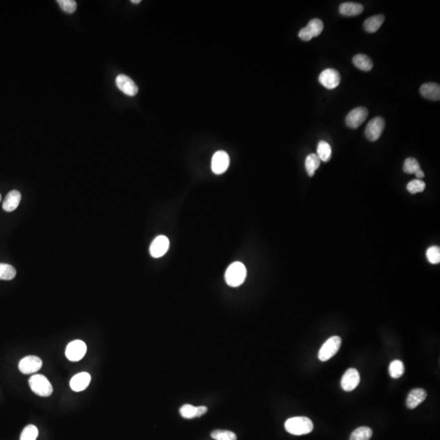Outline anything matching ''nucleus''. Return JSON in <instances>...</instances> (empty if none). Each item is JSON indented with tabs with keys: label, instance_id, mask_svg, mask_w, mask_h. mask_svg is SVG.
<instances>
[{
	"label": "nucleus",
	"instance_id": "nucleus-1",
	"mask_svg": "<svg viewBox=\"0 0 440 440\" xmlns=\"http://www.w3.org/2000/svg\"><path fill=\"white\" fill-rule=\"evenodd\" d=\"M286 432L293 436H303L311 433L314 425L311 419L306 417L290 418L285 423Z\"/></svg>",
	"mask_w": 440,
	"mask_h": 440
},
{
	"label": "nucleus",
	"instance_id": "nucleus-2",
	"mask_svg": "<svg viewBox=\"0 0 440 440\" xmlns=\"http://www.w3.org/2000/svg\"><path fill=\"white\" fill-rule=\"evenodd\" d=\"M247 275L246 268L242 263L235 262L226 270L225 281L231 287H237L245 282Z\"/></svg>",
	"mask_w": 440,
	"mask_h": 440
},
{
	"label": "nucleus",
	"instance_id": "nucleus-3",
	"mask_svg": "<svg viewBox=\"0 0 440 440\" xmlns=\"http://www.w3.org/2000/svg\"><path fill=\"white\" fill-rule=\"evenodd\" d=\"M29 387L36 395L41 397H48L53 391L52 386L46 377L41 374L32 376L29 380Z\"/></svg>",
	"mask_w": 440,
	"mask_h": 440
},
{
	"label": "nucleus",
	"instance_id": "nucleus-4",
	"mask_svg": "<svg viewBox=\"0 0 440 440\" xmlns=\"http://www.w3.org/2000/svg\"><path fill=\"white\" fill-rule=\"evenodd\" d=\"M342 339L338 336H333L324 342L321 348L319 349L318 357L321 361H327L330 360L331 358L337 354V351L341 347Z\"/></svg>",
	"mask_w": 440,
	"mask_h": 440
},
{
	"label": "nucleus",
	"instance_id": "nucleus-5",
	"mask_svg": "<svg viewBox=\"0 0 440 440\" xmlns=\"http://www.w3.org/2000/svg\"><path fill=\"white\" fill-rule=\"evenodd\" d=\"M324 29V24L323 21L317 18L312 19L310 20L308 25L306 27H304L302 29H300L298 33V37L302 40L310 41L311 38L314 37H317L319 34H321V32Z\"/></svg>",
	"mask_w": 440,
	"mask_h": 440
},
{
	"label": "nucleus",
	"instance_id": "nucleus-6",
	"mask_svg": "<svg viewBox=\"0 0 440 440\" xmlns=\"http://www.w3.org/2000/svg\"><path fill=\"white\" fill-rule=\"evenodd\" d=\"M87 352V345L82 340H75L70 342L65 350L68 360L76 362L82 360Z\"/></svg>",
	"mask_w": 440,
	"mask_h": 440
},
{
	"label": "nucleus",
	"instance_id": "nucleus-7",
	"mask_svg": "<svg viewBox=\"0 0 440 440\" xmlns=\"http://www.w3.org/2000/svg\"><path fill=\"white\" fill-rule=\"evenodd\" d=\"M385 125H386L385 120L381 117H376L372 119L371 121H369L368 123L364 132L367 139L372 142L378 141L384 131Z\"/></svg>",
	"mask_w": 440,
	"mask_h": 440
},
{
	"label": "nucleus",
	"instance_id": "nucleus-8",
	"mask_svg": "<svg viewBox=\"0 0 440 440\" xmlns=\"http://www.w3.org/2000/svg\"><path fill=\"white\" fill-rule=\"evenodd\" d=\"M319 82L327 89H334L339 85L341 82L339 72L331 68L324 69V71H322L321 74H319Z\"/></svg>",
	"mask_w": 440,
	"mask_h": 440
},
{
	"label": "nucleus",
	"instance_id": "nucleus-9",
	"mask_svg": "<svg viewBox=\"0 0 440 440\" xmlns=\"http://www.w3.org/2000/svg\"><path fill=\"white\" fill-rule=\"evenodd\" d=\"M368 115H369V111L366 108H355L347 114L346 118V125L353 129L358 128L366 120Z\"/></svg>",
	"mask_w": 440,
	"mask_h": 440
},
{
	"label": "nucleus",
	"instance_id": "nucleus-10",
	"mask_svg": "<svg viewBox=\"0 0 440 440\" xmlns=\"http://www.w3.org/2000/svg\"><path fill=\"white\" fill-rule=\"evenodd\" d=\"M43 366V361L40 358L29 355L23 358L19 363V370L24 374H31L38 372Z\"/></svg>",
	"mask_w": 440,
	"mask_h": 440
},
{
	"label": "nucleus",
	"instance_id": "nucleus-11",
	"mask_svg": "<svg viewBox=\"0 0 440 440\" xmlns=\"http://www.w3.org/2000/svg\"><path fill=\"white\" fill-rule=\"evenodd\" d=\"M230 163V158L227 152L224 151H218L215 152L211 161V169L216 174H221L228 170Z\"/></svg>",
	"mask_w": 440,
	"mask_h": 440
},
{
	"label": "nucleus",
	"instance_id": "nucleus-12",
	"mask_svg": "<svg viewBox=\"0 0 440 440\" xmlns=\"http://www.w3.org/2000/svg\"><path fill=\"white\" fill-rule=\"evenodd\" d=\"M170 247V241L165 236H158L151 244L149 248L150 255L157 259L161 258L167 252Z\"/></svg>",
	"mask_w": 440,
	"mask_h": 440
},
{
	"label": "nucleus",
	"instance_id": "nucleus-13",
	"mask_svg": "<svg viewBox=\"0 0 440 440\" xmlns=\"http://www.w3.org/2000/svg\"><path fill=\"white\" fill-rule=\"evenodd\" d=\"M360 373L355 369H349L345 372L341 380V386L345 391H352L360 384Z\"/></svg>",
	"mask_w": 440,
	"mask_h": 440
},
{
	"label": "nucleus",
	"instance_id": "nucleus-14",
	"mask_svg": "<svg viewBox=\"0 0 440 440\" xmlns=\"http://www.w3.org/2000/svg\"><path fill=\"white\" fill-rule=\"evenodd\" d=\"M116 85L124 94L134 96L138 93V87L132 78L125 74H119L116 78Z\"/></svg>",
	"mask_w": 440,
	"mask_h": 440
},
{
	"label": "nucleus",
	"instance_id": "nucleus-15",
	"mask_svg": "<svg viewBox=\"0 0 440 440\" xmlns=\"http://www.w3.org/2000/svg\"><path fill=\"white\" fill-rule=\"evenodd\" d=\"M427 391L424 389H414L409 392L407 397L406 405L409 409H414L427 399Z\"/></svg>",
	"mask_w": 440,
	"mask_h": 440
},
{
	"label": "nucleus",
	"instance_id": "nucleus-16",
	"mask_svg": "<svg viewBox=\"0 0 440 440\" xmlns=\"http://www.w3.org/2000/svg\"><path fill=\"white\" fill-rule=\"evenodd\" d=\"M91 382V375L89 373L83 372L74 376L70 380V387L76 392L83 391L89 386Z\"/></svg>",
	"mask_w": 440,
	"mask_h": 440
},
{
	"label": "nucleus",
	"instance_id": "nucleus-17",
	"mask_svg": "<svg viewBox=\"0 0 440 440\" xmlns=\"http://www.w3.org/2000/svg\"><path fill=\"white\" fill-rule=\"evenodd\" d=\"M420 92L422 96L432 101H440V87L435 83H424L421 86Z\"/></svg>",
	"mask_w": 440,
	"mask_h": 440
},
{
	"label": "nucleus",
	"instance_id": "nucleus-18",
	"mask_svg": "<svg viewBox=\"0 0 440 440\" xmlns=\"http://www.w3.org/2000/svg\"><path fill=\"white\" fill-rule=\"evenodd\" d=\"M20 200H21L20 192L17 190H12L11 192H9L5 197L2 203V209L7 212H11L18 207Z\"/></svg>",
	"mask_w": 440,
	"mask_h": 440
},
{
	"label": "nucleus",
	"instance_id": "nucleus-19",
	"mask_svg": "<svg viewBox=\"0 0 440 440\" xmlns=\"http://www.w3.org/2000/svg\"><path fill=\"white\" fill-rule=\"evenodd\" d=\"M364 6L353 2H343L339 6V12L342 16H355L362 13Z\"/></svg>",
	"mask_w": 440,
	"mask_h": 440
},
{
	"label": "nucleus",
	"instance_id": "nucleus-20",
	"mask_svg": "<svg viewBox=\"0 0 440 440\" xmlns=\"http://www.w3.org/2000/svg\"><path fill=\"white\" fill-rule=\"evenodd\" d=\"M385 16L383 15H375L370 16L364 22V29L369 33H375L382 26L384 22Z\"/></svg>",
	"mask_w": 440,
	"mask_h": 440
},
{
	"label": "nucleus",
	"instance_id": "nucleus-21",
	"mask_svg": "<svg viewBox=\"0 0 440 440\" xmlns=\"http://www.w3.org/2000/svg\"><path fill=\"white\" fill-rule=\"evenodd\" d=\"M352 62L355 67H357L358 69L363 70V71H370L373 67V63L371 59L364 54L355 55L353 57Z\"/></svg>",
	"mask_w": 440,
	"mask_h": 440
},
{
	"label": "nucleus",
	"instance_id": "nucleus-22",
	"mask_svg": "<svg viewBox=\"0 0 440 440\" xmlns=\"http://www.w3.org/2000/svg\"><path fill=\"white\" fill-rule=\"evenodd\" d=\"M319 165H320V159L319 158L317 154L311 153L306 156L305 160V168L309 176H314L315 170H317Z\"/></svg>",
	"mask_w": 440,
	"mask_h": 440
},
{
	"label": "nucleus",
	"instance_id": "nucleus-23",
	"mask_svg": "<svg viewBox=\"0 0 440 440\" xmlns=\"http://www.w3.org/2000/svg\"><path fill=\"white\" fill-rule=\"evenodd\" d=\"M332 155V149H331L329 144L327 143L326 141H319L317 146V156L320 159V161H329Z\"/></svg>",
	"mask_w": 440,
	"mask_h": 440
},
{
	"label": "nucleus",
	"instance_id": "nucleus-24",
	"mask_svg": "<svg viewBox=\"0 0 440 440\" xmlns=\"http://www.w3.org/2000/svg\"><path fill=\"white\" fill-rule=\"evenodd\" d=\"M373 436V431L369 427H361L351 434L350 440H369Z\"/></svg>",
	"mask_w": 440,
	"mask_h": 440
},
{
	"label": "nucleus",
	"instance_id": "nucleus-25",
	"mask_svg": "<svg viewBox=\"0 0 440 440\" xmlns=\"http://www.w3.org/2000/svg\"><path fill=\"white\" fill-rule=\"evenodd\" d=\"M389 373L391 378L397 379L405 373V365L401 360H395L390 364Z\"/></svg>",
	"mask_w": 440,
	"mask_h": 440
},
{
	"label": "nucleus",
	"instance_id": "nucleus-26",
	"mask_svg": "<svg viewBox=\"0 0 440 440\" xmlns=\"http://www.w3.org/2000/svg\"><path fill=\"white\" fill-rule=\"evenodd\" d=\"M16 271L9 264H0V280L10 281L16 277Z\"/></svg>",
	"mask_w": 440,
	"mask_h": 440
},
{
	"label": "nucleus",
	"instance_id": "nucleus-27",
	"mask_svg": "<svg viewBox=\"0 0 440 440\" xmlns=\"http://www.w3.org/2000/svg\"><path fill=\"white\" fill-rule=\"evenodd\" d=\"M210 436L215 440H237L236 434L224 430H215Z\"/></svg>",
	"mask_w": 440,
	"mask_h": 440
},
{
	"label": "nucleus",
	"instance_id": "nucleus-28",
	"mask_svg": "<svg viewBox=\"0 0 440 440\" xmlns=\"http://www.w3.org/2000/svg\"><path fill=\"white\" fill-rule=\"evenodd\" d=\"M403 170L407 174H415L418 170H421L420 164L417 159L409 157L405 161Z\"/></svg>",
	"mask_w": 440,
	"mask_h": 440
},
{
	"label": "nucleus",
	"instance_id": "nucleus-29",
	"mask_svg": "<svg viewBox=\"0 0 440 440\" xmlns=\"http://www.w3.org/2000/svg\"><path fill=\"white\" fill-rule=\"evenodd\" d=\"M38 431L34 425H29L23 430L20 435V440H36L38 438Z\"/></svg>",
	"mask_w": 440,
	"mask_h": 440
},
{
	"label": "nucleus",
	"instance_id": "nucleus-30",
	"mask_svg": "<svg viewBox=\"0 0 440 440\" xmlns=\"http://www.w3.org/2000/svg\"><path fill=\"white\" fill-rule=\"evenodd\" d=\"M425 188H426V183L422 179H414L409 182L407 185V190L412 194L423 192Z\"/></svg>",
	"mask_w": 440,
	"mask_h": 440
},
{
	"label": "nucleus",
	"instance_id": "nucleus-31",
	"mask_svg": "<svg viewBox=\"0 0 440 440\" xmlns=\"http://www.w3.org/2000/svg\"><path fill=\"white\" fill-rule=\"evenodd\" d=\"M179 413L183 418L192 419L197 418V407L191 405H184L179 409Z\"/></svg>",
	"mask_w": 440,
	"mask_h": 440
},
{
	"label": "nucleus",
	"instance_id": "nucleus-32",
	"mask_svg": "<svg viewBox=\"0 0 440 440\" xmlns=\"http://www.w3.org/2000/svg\"><path fill=\"white\" fill-rule=\"evenodd\" d=\"M427 258L432 264H440V249L438 246H432L427 251Z\"/></svg>",
	"mask_w": 440,
	"mask_h": 440
},
{
	"label": "nucleus",
	"instance_id": "nucleus-33",
	"mask_svg": "<svg viewBox=\"0 0 440 440\" xmlns=\"http://www.w3.org/2000/svg\"><path fill=\"white\" fill-rule=\"evenodd\" d=\"M60 7L66 13H74L76 11L77 2L74 0H58L57 1Z\"/></svg>",
	"mask_w": 440,
	"mask_h": 440
},
{
	"label": "nucleus",
	"instance_id": "nucleus-34",
	"mask_svg": "<svg viewBox=\"0 0 440 440\" xmlns=\"http://www.w3.org/2000/svg\"><path fill=\"white\" fill-rule=\"evenodd\" d=\"M207 408L206 406H199L197 407V417H201V416H203L204 414H206L207 413Z\"/></svg>",
	"mask_w": 440,
	"mask_h": 440
},
{
	"label": "nucleus",
	"instance_id": "nucleus-35",
	"mask_svg": "<svg viewBox=\"0 0 440 440\" xmlns=\"http://www.w3.org/2000/svg\"><path fill=\"white\" fill-rule=\"evenodd\" d=\"M415 175L417 176L418 179H423L425 177L424 172H423V170H419L415 173Z\"/></svg>",
	"mask_w": 440,
	"mask_h": 440
},
{
	"label": "nucleus",
	"instance_id": "nucleus-36",
	"mask_svg": "<svg viewBox=\"0 0 440 440\" xmlns=\"http://www.w3.org/2000/svg\"><path fill=\"white\" fill-rule=\"evenodd\" d=\"M131 2H132V3H134V4H138V3H140L141 1V0H132Z\"/></svg>",
	"mask_w": 440,
	"mask_h": 440
},
{
	"label": "nucleus",
	"instance_id": "nucleus-37",
	"mask_svg": "<svg viewBox=\"0 0 440 440\" xmlns=\"http://www.w3.org/2000/svg\"><path fill=\"white\" fill-rule=\"evenodd\" d=\"M1 200H2V196L0 194V201H1Z\"/></svg>",
	"mask_w": 440,
	"mask_h": 440
}]
</instances>
